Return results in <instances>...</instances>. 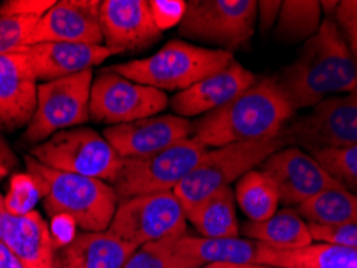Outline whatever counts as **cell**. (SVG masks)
<instances>
[{"instance_id": "cell-22", "label": "cell", "mask_w": 357, "mask_h": 268, "mask_svg": "<svg viewBox=\"0 0 357 268\" xmlns=\"http://www.w3.org/2000/svg\"><path fill=\"white\" fill-rule=\"evenodd\" d=\"M259 265L272 268H357V249L333 244H309L301 249H277L261 243Z\"/></svg>"}, {"instance_id": "cell-15", "label": "cell", "mask_w": 357, "mask_h": 268, "mask_svg": "<svg viewBox=\"0 0 357 268\" xmlns=\"http://www.w3.org/2000/svg\"><path fill=\"white\" fill-rule=\"evenodd\" d=\"M100 28L114 55L149 47L162 34L146 0H100Z\"/></svg>"}, {"instance_id": "cell-34", "label": "cell", "mask_w": 357, "mask_h": 268, "mask_svg": "<svg viewBox=\"0 0 357 268\" xmlns=\"http://www.w3.org/2000/svg\"><path fill=\"white\" fill-rule=\"evenodd\" d=\"M338 28L343 31L348 47L357 63V0H343L338 2V7L335 10Z\"/></svg>"}, {"instance_id": "cell-24", "label": "cell", "mask_w": 357, "mask_h": 268, "mask_svg": "<svg viewBox=\"0 0 357 268\" xmlns=\"http://www.w3.org/2000/svg\"><path fill=\"white\" fill-rule=\"evenodd\" d=\"M243 235L277 249H301L312 244L309 223L295 209L288 207L277 211L264 222L245 223Z\"/></svg>"}, {"instance_id": "cell-25", "label": "cell", "mask_w": 357, "mask_h": 268, "mask_svg": "<svg viewBox=\"0 0 357 268\" xmlns=\"http://www.w3.org/2000/svg\"><path fill=\"white\" fill-rule=\"evenodd\" d=\"M187 220L203 238H237L240 225L232 188H220L187 214Z\"/></svg>"}, {"instance_id": "cell-4", "label": "cell", "mask_w": 357, "mask_h": 268, "mask_svg": "<svg viewBox=\"0 0 357 268\" xmlns=\"http://www.w3.org/2000/svg\"><path fill=\"white\" fill-rule=\"evenodd\" d=\"M232 61L230 52L169 40L155 55L119 63L112 66V70L129 81L161 92H182L204 77L216 74Z\"/></svg>"}, {"instance_id": "cell-29", "label": "cell", "mask_w": 357, "mask_h": 268, "mask_svg": "<svg viewBox=\"0 0 357 268\" xmlns=\"http://www.w3.org/2000/svg\"><path fill=\"white\" fill-rule=\"evenodd\" d=\"M167 238L142 246L130 255L123 268H198L202 264L177 249V239Z\"/></svg>"}, {"instance_id": "cell-27", "label": "cell", "mask_w": 357, "mask_h": 268, "mask_svg": "<svg viewBox=\"0 0 357 268\" xmlns=\"http://www.w3.org/2000/svg\"><path fill=\"white\" fill-rule=\"evenodd\" d=\"M235 201L250 222H264L278 211L280 194L269 175L253 169L237 182Z\"/></svg>"}, {"instance_id": "cell-5", "label": "cell", "mask_w": 357, "mask_h": 268, "mask_svg": "<svg viewBox=\"0 0 357 268\" xmlns=\"http://www.w3.org/2000/svg\"><path fill=\"white\" fill-rule=\"evenodd\" d=\"M283 146L287 143L278 134L274 139L241 141L208 150L174 190L185 215L220 188L230 187L235 180L238 182L245 173L256 169Z\"/></svg>"}, {"instance_id": "cell-35", "label": "cell", "mask_w": 357, "mask_h": 268, "mask_svg": "<svg viewBox=\"0 0 357 268\" xmlns=\"http://www.w3.org/2000/svg\"><path fill=\"white\" fill-rule=\"evenodd\" d=\"M54 5L55 0H8L0 7V13L42 18Z\"/></svg>"}, {"instance_id": "cell-33", "label": "cell", "mask_w": 357, "mask_h": 268, "mask_svg": "<svg viewBox=\"0 0 357 268\" xmlns=\"http://www.w3.org/2000/svg\"><path fill=\"white\" fill-rule=\"evenodd\" d=\"M149 8L156 28L161 33L181 24L187 12V2L183 0H149Z\"/></svg>"}, {"instance_id": "cell-38", "label": "cell", "mask_w": 357, "mask_h": 268, "mask_svg": "<svg viewBox=\"0 0 357 268\" xmlns=\"http://www.w3.org/2000/svg\"><path fill=\"white\" fill-rule=\"evenodd\" d=\"M0 268H24L17 255L0 241Z\"/></svg>"}, {"instance_id": "cell-3", "label": "cell", "mask_w": 357, "mask_h": 268, "mask_svg": "<svg viewBox=\"0 0 357 268\" xmlns=\"http://www.w3.org/2000/svg\"><path fill=\"white\" fill-rule=\"evenodd\" d=\"M24 164L49 214L68 217L82 231L109 228L121 201L112 183L55 171L31 155L24 157Z\"/></svg>"}, {"instance_id": "cell-2", "label": "cell", "mask_w": 357, "mask_h": 268, "mask_svg": "<svg viewBox=\"0 0 357 268\" xmlns=\"http://www.w3.org/2000/svg\"><path fill=\"white\" fill-rule=\"evenodd\" d=\"M295 109L275 77H264L216 111L193 124V136L204 146L274 139L285 129Z\"/></svg>"}, {"instance_id": "cell-36", "label": "cell", "mask_w": 357, "mask_h": 268, "mask_svg": "<svg viewBox=\"0 0 357 268\" xmlns=\"http://www.w3.org/2000/svg\"><path fill=\"white\" fill-rule=\"evenodd\" d=\"M280 8L282 2H258V18L261 31H267L272 24L277 23Z\"/></svg>"}, {"instance_id": "cell-37", "label": "cell", "mask_w": 357, "mask_h": 268, "mask_svg": "<svg viewBox=\"0 0 357 268\" xmlns=\"http://www.w3.org/2000/svg\"><path fill=\"white\" fill-rule=\"evenodd\" d=\"M15 166H17V156L10 150L7 141L0 136V182L12 172Z\"/></svg>"}, {"instance_id": "cell-6", "label": "cell", "mask_w": 357, "mask_h": 268, "mask_svg": "<svg viewBox=\"0 0 357 268\" xmlns=\"http://www.w3.org/2000/svg\"><path fill=\"white\" fill-rule=\"evenodd\" d=\"M40 164L112 183L119 175L124 157L103 135L89 127H73L52 135L31 150Z\"/></svg>"}, {"instance_id": "cell-26", "label": "cell", "mask_w": 357, "mask_h": 268, "mask_svg": "<svg viewBox=\"0 0 357 268\" xmlns=\"http://www.w3.org/2000/svg\"><path fill=\"white\" fill-rule=\"evenodd\" d=\"M296 212L309 225H333L357 223V194L351 193L346 188L322 191L309 201L299 204Z\"/></svg>"}, {"instance_id": "cell-10", "label": "cell", "mask_w": 357, "mask_h": 268, "mask_svg": "<svg viewBox=\"0 0 357 268\" xmlns=\"http://www.w3.org/2000/svg\"><path fill=\"white\" fill-rule=\"evenodd\" d=\"M92 84V70L39 84L38 107L24 130V140L39 145L56 132L87 123Z\"/></svg>"}, {"instance_id": "cell-1", "label": "cell", "mask_w": 357, "mask_h": 268, "mask_svg": "<svg viewBox=\"0 0 357 268\" xmlns=\"http://www.w3.org/2000/svg\"><path fill=\"white\" fill-rule=\"evenodd\" d=\"M277 82L293 109L314 108L330 97L357 90V63L332 15Z\"/></svg>"}, {"instance_id": "cell-8", "label": "cell", "mask_w": 357, "mask_h": 268, "mask_svg": "<svg viewBox=\"0 0 357 268\" xmlns=\"http://www.w3.org/2000/svg\"><path fill=\"white\" fill-rule=\"evenodd\" d=\"M256 21L255 0H192L187 2L178 34L232 54L253 36Z\"/></svg>"}, {"instance_id": "cell-9", "label": "cell", "mask_w": 357, "mask_h": 268, "mask_svg": "<svg viewBox=\"0 0 357 268\" xmlns=\"http://www.w3.org/2000/svg\"><path fill=\"white\" fill-rule=\"evenodd\" d=\"M108 231L139 249L187 235V215L174 191L140 194L121 199Z\"/></svg>"}, {"instance_id": "cell-12", "label": "cell", "mask_w": 357, "mask_h": 268, "mask_svg": "<svg viewBox=\"0 0 357 268\" xmlns=\"http://www.w3.org/2000/svg\"><path fill=\"white\" fill-rule=\"evenodd\" d=\"M167 103L166 92L129 81L108 68L92 84L89 114L97 123L118 125L158 116Z\"/></svg>"}, {"instance_id": "cell-18", "label": "cell", "mask_w": 357, "mask_h": 268, "mask_svg": "<svg viewBox=\"0 0 357 268\" xmlns=\"http://www.w3.org/2000/svg\"><path fill=\"white\" fill-rule=\"evenodd\" d=\"M0 241L24 268H55L56 246L49 225L38 211L13 214L0 193Z\"/></svg>"}, {"instance_id": "cell-11", "label": "cell", "mask_w": 357, "mask_h": 268, "mask_svg": "<svg viewBox=\"0 0 357 268\" xmlns=\"http://www.w3.org/2000/svg\"><path fill=\"white\" fill-rule=\"evenodd\" d=\"M288 145L340 150L357 145V90L330 97L280 132Z\"/></svg>"}, {"instance_id": "cell-23", "label": "cell", "mask_w": 357, "mask_h": 268, "mask_svg": "<svg viewBox=\"0 0 357 268\" xmlns=\"http://www.w3.org/2000/svg\"><path fill=\"white\" fill-rule=\"evenodd\" d=\"M177 249L198 264L259 265L261 243L248 238H203L183 235Z\"/></svg>"}, {"instance_id": "cell-32", "label": "cell", "mask_w": 357, "mask_h": 268, "mask_svg": "<svg viewBox=\"0 0 357 268\" xmlns=\"http://www.w3.org/2000/svg\"><path fill=\"white\" fill-rule=\"evenodd\" d=\"M309 230H311L312 239L319 243L357 249V223L333 225V227L309 225Z\"/></svg>"}, {"instance_id": "cell-21", "label": "cell", "mask_w": 357, "mask_h": 268, "mask_svg": "<svg viewBox=\"0 0 357 268\" xmlns=\"http://www.w3.org/2000/svg\"><path fill=\"white\" fill-rule=\"evenodd\" d=\"M137 251L112 231H82L66 246L63 267L71 268H123Z\"/></svg>"}, {"instance_id": "cell-13", "label": "cell", "mask_w": 357, "mask_h": 268, "mask_svg": "<svg viewBox=\"0 0 357 268\" xmlns=\"http://www.w3.org/2000/svg\"><path fill=\"white\" fill-rule=\"evenodd\" d=\"M261 171L272 178L287 206H299L322 191L343 188L311 155L296 146L275 151L262 162Z\"/></svg>"}, {"instance_id": "cell-7", "label": "cell", "mask_w": 357, "mask_h": 268, "mask_svg": "<svg viewBox=\"0 0 357 268\" xmlns=\"http://www.w3.org/2000/svg\"><path fill=\"white\" fill-rule=\"evenodd\" d=\"M206 151L208 146L192 135L156 155L124 159L113 182L114 191L119 199L174 191Z\"/></svg>"}, {"instance_id": "cell-39", "label": "cell", "mask_w": 357, "mask_h": 268, "mask_svg": "<svg viewBox=\"0 0 357 268\" xmlns=\"http://www.w3.org/2000/svg\"><path fill=\"white\" fill-rule=\"evenodd\" d=\"M198 268H266L262 265H232V264H203Z\"/></svg>"}, {"instance_id": "cell-28", "label": "cell", "mask_w": 357, "mask_h": 268, "mask_svg": "<svg viewBox=\"0 0 357 268\" xmlns=\"http://www.w3.org/2000/svg\"><path fill=\"white\" fill-rule=\"evenodd\" d=\"M322 7L316 0H285L277 18V38L285 42L309 40L317 33Z\"/></svg>"}, {"instance_id": "cell-14", "label": "cell", "mask_w": 357, "mask_h": 268, "mask_svg": "<svg viewBox=\"0 0 357 268\" xmlns=\"http://www.w3.org/2000/svg\"><path fill=\"white\" fill-rule=\"evenodd\" d=\"M192 134V120L176 114L151 116L134 123L109 125L103 130L105 139L124 159L156 155L190 139Z\"/></svg>"}, {"instance_id": "cell-20", "label": "cell", "mask_w": 357, "mask_h": 268, "mask_svg": "<svg viewBox=\"0 0 357 268\" xmlns=\"http://www.w3.org/2000/svg\"><path fill=\"white\" fill-rule=\"evenodd\" d=\"M28 55L34 74L40 82L56 81L92 70L114 54L105 45L45 42L21 49Z\"/></svg>"}, {"instance_id": "cell-16", "label": "cell", "mask_w": 357, "mask_h": 268, "mask_svg": "<svg viewBox=\"0 0 357 268\" xmlns=\"http://www.w3.org/2000/svg\"><path fill=\"white\" fill-rule=\"evenodd\" d=\"M38 77L23 50L0 55V129L28 127L38 107Z\"/></svg>"}, {"instance_id": "cell-41", "label": "cell", "mask_w": 357, "mask_h": 268, "mask_svg": "<svg viewBox=\"0 0 357 268\" xmlns=\"http://www.w3.org/2000/svg\"><path fill=\"white\" fill-rule=\"evenodd\" d=\"M266 268H272V267H266Z\"/></svg>"}, {"instance_id": "cell-19", "label": "cell", "mask_w": 357, "mask_h": 268, "mask_svg": "<svg viewBox=\"0 0 357 268\" xmlns=\"http://www.w3.org/2000/svg\"><path fill=\"white\" fill-rule=\"evenodd\" d=\"M256 81L258 77L253 72L241 66L240 63L232 61L216 74L204 77L203 81L193 84L187 90L177 92V95L171 100L172 111L185 119L213 113L232 102Z\"/></svg>"}, {"instance_id": "cell-31", "label": "cell", "mask_w": 357, "mask_h": 268, "mask_svg": "<svg viewBox=\"0 0 357 268\" xmlns=\"http://www.w3.org/2000/svg\"><path fill=\"white\" fill-rule=\"evenodd\" d=\"M40 18L0 13V55L31 45L34 28Z\"/></svg>"}, {"instance_id": "cell-17", "label": "cell", "mask_w": 357, "mask_h": 268, "mask_svg": "<svg viewBox=\"0 0 357 268\" xmlns=\"http://www.w3.org/2000/svg\"><path fill=\"white\" fill-rule=\"evenodd\" d=\"M45 42L105 45L100 0H60L36 24L31 45Z\"/></svg>"}, {"instance_id": "cell-30", "label": "cell", "mask_w": 357, "mask_h": 268, "mask_svg": "<svg viewBox=\"0 0 357 268\" xmlns=\"http://www.w3.org/2000/svg\"><path fill=\"white\" fill-rule=\"evenodd\" d=\"M311 156L343 188L357 194V145L340 150L312 148Z\"/></svg>"}, {"instance_id": "cell-40", "label": "cell", "mask_w": 357, "mask_h": 268, "mask_svg": "<svg viewBox=\"0 0 357 268\" xmlns=\"http://www.w3.org/2000/svg\"><path fill=\"white\" fill-rule=\"evenodd\" d=\"M63 268H71V267H63Z\"/></svg>"}]
</instances>
